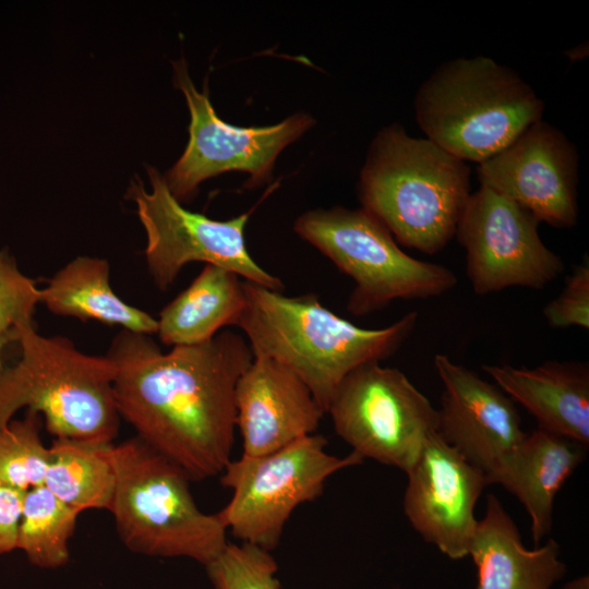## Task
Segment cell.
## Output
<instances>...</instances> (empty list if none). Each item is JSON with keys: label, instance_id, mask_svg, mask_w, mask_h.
<instances>
[{"label": "cell", "instance_id": "cell-1", "mask_svg": "<svg viewBox=\"0 0 589 589\" xmlns=\"http://www.w3.org/2000/svg\"><path fill=\"white\" fill-rule=\"evenodd\" d=\"M107 357L119 416L136 436L191 480L220 474L235 442L236 385L254 358L248 340L226 329L163 352L149 335L123 329Z\"/></svg>", "mask_w": 589, "mask_h": 589}, {"label": "cell", "instance_id": "cell-2", "mask_svg": "<svg viewBox=\"0 0 589 589\" xmlns=\"http://www.w3.org/2000/svg\"><path fill=\"white\" fill-rule=\"evenodd\" d=\"M244 308L237 322L253 356L297 374L326 413L341 381L356 368L393 356L412 333L418 313L383 328H363L335 314L312 293L284 292L243 279Z\"/></svg>", "mask_w": 589, "mask_h": 589}, {"label": "cell", "instance_id": "cell-3", "mask_svg": "<svg viewBox=\"0 0 589 589\" xmlns=\"http://www.w3.org/2000/svg\"><path fill=\"white\" fill-rule=\"evenodd\" d=\"M116 366L67 338L37 333L33 320L0 336V429L22 408L38 413L56 437L112 442L120 416Z\"/></svg>", "mask_w": 589, "mask_h": 589}, {"label": "cell", "instance_id": "cell-4", "mask_svg": "<svg viewBox=\"0 0 589 589\" xmlns=\"http://www.w3.org/2000/svg\"><path fill=\"white\" fill-rule=\"evenodd\" d=\"M358 194L361 208L397 243L435 254L456 233L471 194L470 169L430 140L392 124L370 146Z\"/></svg>", "mask_w": 589, "mask_h": 589}, {"label": "cell", "instance_id": "cell-5", "mask_svg": "<svg viewBox=\"0 0 589 589\" xmlns=\"http://www.w3.org/2000/svg\"><path fill=\"white\" fill-rule=\"evenodd\" d=\"M543 111V100L518 73L485 56L441 64L414 98L425 139L464 161L493 156Z\"/></svg>", "mask_w": 589, "mask_h": 589}, {"label": "cell", "instance_id": "cell-6", "mask_svg": "<svg viewBox=\"0 0 589 589\" xmlns=\"http://www.w3.org/2000/svg\"><path fill=\"white\" fill-rule=\"evenodd\" d=\"M112 457L117 481L109 512L130 551L204 567L223 552L227 529L217 513L197 507L183 469L137 436L113 444Z\"/></svg>", "mask_w": 589, "mask_h": 589}, {"label": "cell", "instance_id": "cell-7", "mask_svg": "<svg viewBox=\"0 0 589 589\" xmlns=\"http://www.w3.org/2000/svg\"><path fill=\"white\" fill-rule=\"evenodd\" d=\"M293 229L353 280L346 308L354 316L377 312L399 299L436 297L457 284L456 275L446 266L402 251L389 231L363 208L309 211L296 219Z\"/></svg>", "mask_w": 589, "mask_h": 589}, {"label": "cell", "instance_id": "cell-8", "mask_svg": "<svg viewBox=\"0 0 589 589\" xmlns=\"http://www.w3.org/2000/svg\"><path fill=\"white\" fill-rule=\"evenodd\" d=\"M326 445L314 433L267 455L231 459L220 483L232 495L217 513L227 531L243 543L274 550L299 505L317 498L330 476L364 460L353 452L332 455Z\"/></svg>", "mask_w": 589, "mask_h": 589}, {"label": "cell", "instance_id": "cell-9", "mask_svg": "<svg viewBox=\"0 0 589 589\" xmlns=\"http://www.w3.org/2000/svg\"><path fill=\"white\" fill-rule=\"evenodd\" d=\"M326 413L353 453L405 472L437 428V410L431 401L400 370L380 362L352 370Z\"/></svg>", "mask_w": 589, "mask_h": 589}, {"label": "cell", "instance_id": "cell-10", "mask_svg": "<svg viewBox=\"0 0 589 589\" xmlns=\"http://www.w3.org/2000/svg\"><path fill=\"white\" fill-rule=\"evenodd\" d=\"M147 175L151 191L136 178L127 199L136 204L147 237V267L159 289L171 286L188 263L204 262L271 290H285L283 281L260 266L248 251L244 229L252 211L228 220L211 219L184 208L157 169L147 167Z\"/></svg>", "mask_w": 589, "mask_h": 589}, {"label": "cell", "instance_id": "cell-11", "mask_svg": "<svg viewBox=\"0 0 589 589\" xmlns=\"http://www.w3.org/2000/svg\"><path fill=\"white\" fill-rule=\"evenodd\" d=\"M173 83L190 111L189 142L164 178L172 196L190 201L206 179L227 171L250 175L249 188L266 182L279 153L313 124L306 115H294L268 127L240 128L223 121L215 112L204 86L199 92L183 58L172 62Z\"/></svg>", "mask_w": 589, "mask_h": 589}, {"label": "cell", "instance_id": "cell-12", "mask_svg": "<svg viewBox=\"0 0 589 589\" xmlns=\"http://www.w3.org/2000/svg\"><path fill=\"white\" fill-rule=\"evenodd\" d=\"M540 221L518 204L479 187L471 193L455 236L466 251L467 276L483 296L509 287L541 289L564 271L541 240Z\"/></svg>", "mask_w": 589, "mask_h": 589}, {"label": "cell", "instance_id": "cell-13", "mask_svg": "<svg viewBox=\"0 0 589 589\" xmlns=\"http://www.w3.org/2000/svg\"><path fill=\"white\" fill-rule=\"evenodd\" d=\"M578 164L576 146L541 119L479 163L477 176L480 187L518 204L540 223L572 228L578 219Z\"/></svg>", "mask_w": 589, "mask_h": 589}, {"label": "cell", "instance_id": "cell-14", "mask_svg": "<svg viewBox=\"0 0 589 589\" xmlns=\"http://www.w3.org/2000/svg\"><path fill=\"white\" fill-rule=\"evenodd\" d=\"M404 513L422 539L452 560L468 555L478 519L476 504L485 474L436 432L406 472Z\"/></svg>", "mask_w": 589, "mask_h": 589}, {"label": "cell", "instance_id": "cell-15", "mask_svg": "<svg viewBox=\"0 0 589 589\" xmlns=\"http://www.w3.org/2000/svg\"><path fill=\"white\" fill-rule=\"evenodd\" d=\"M443 384L436 433L489 478L521 443L526 432L515 402L495 384L435 354Z\"/></svg>", "mask_w": 589, "mask_h": 589}, {"label": "cell", "instance_id": "cell-16", "mask_svg": "<svg viewBox=\"0 0 589 589\" xmlns=\"http://www.w3.org/2000/svg\"><path fill=\"white\" fill-rule=\"evenodd\" d=\"M237 429L242 455L257 457L314 434L325 411L291 370L262 356L236 385Z\"/></svg>", "mask_w": 589, "mask_h": 589}, {"label": "cell", "instance_id": "cell-17", "mask_svg": "<svg viewBox=\"0 0 589 589\" xmlns=\"http://www.w3.org/2000/svg\"><path fill=\"white\" fill-rule=\"evenodd\" d=\"M513 401L522 405L538 428L589 445V369L581 362L546 361L534 368L482 365Z\"/></svg>", "mask_w": 589, "mask_h": 589}, {"label": "cell", "instance_id": "cell-18", "mask_svg": "<svg viewBox=\"0 0 589 589\" xmlns=\"http://www.w3.org/2000/svg\"><path fill=\"white\" fill-rule=\"evenodd\" d=\"M560 553L554 539L527 549L501 501L486 496L468 552L478 570L477 589H551L566 573Z\"/></svg>", "mask_w": 589, "mask_h": 589}, {"label": "cell", "instance_id": "cell-19", "mask_svg": "<svg viewBox=\"0 0 589 589\" xmlns=\"http://www.w3.org/2000/svg\"><path fill=\"white\" fill-rule=\"evenodd\" d=\"M586 447L561 435L537 429L503 460L489 478L518 498L530 517L538 546L550 533L554 500L584 461Z\"/></svg>", "mask_w": 589, "mask_h": 589}, {"label": "cell", "instance_id": "cell-20", "mask_svg": "<svg viewBox=\"0 0 589 589\" xmlns=\"http://www.w3.org/2000/svg\"><path fill=\"white\" fill-rule=\"evenodd\" d=\"M232 271L206 264L159 313V339L171 347L197 345L237 325L244 308L243 280Z\"/></svg>", "mask_w": 589, "mask_h": 589}, {"label": "cell", "instance_id": "cell-21", "mask_svg": "<svg viewBox=\"0 0 589 589\" xmlns=\"http://www.w3.org/2000/svg\"><path fill=\"white\" fill-rule=\"evenodd\" d=\"M40 303L57 315L119 325L137 334L157 333L156 318L128 304L112 290L110 266L104 259L72 260L40 289Z\"/></svg>", "mask_w": 589, "mask_h": 589}, {"label": "cell", "instance_id": "cell-22", "mask_svg": "<svg viewBox=\"0 0 589 589\" xmlns=\"http://www.w3.org/2000/svg\"><path fill=\"white\" fill-rule=\"evenodd\" d=\"M112 449V442L56 437L44 485L79 512L109 510L117 481Z\"/></svg>", "mask_w": 589, "mask_h": 589}, {"label": "cell", "instance_id": "cell-23", "mask_svg": "<svg viewBox=\"0 0 589 589\" xmlns=\"http://www.w3.org/2000/svg\"><path fill=\"white\" fill-rule=\"evenodd\" d=\"M81 512L55 496L45 485L25 493L17 548L39 568L64 566L70 558L69 541Z\"/></svg>", "mask_w": 589, "mask_h": 589}, {"label": "cell", "instance_id": "cell-24", "mask_svg": "<svg viewBox=\"0 0 589 589\" xmlns=\"http://www.w3.org/2000/svg\"><path fill=\"white\" fill-rule=\"evenodd\" d=\"M41 417L27 411L0 429V485L27 492L44 485L49 446L40 436Z\"/></svg>", "mask_w": 589, "mask_h": 589}, {"label": "cell", "instance_id": "cell-25", "mask_svg": "<svg viewBox=\"0 0 589 589\" xmlns=\"http://www.w3.org/2000/svg\"><path fill=\"white\" fill-rule=\"evenodd\" d=\"M205 569L214 589H280L271 552L249 543L228 542Z\"/></svg>", "mask_w": 589, "mask_h": 589}, {"label": "cell", "instance_id": "cell-26", "mask_svg": "<svg viewBox=\"0 0 589 589\" xmlns=\"http://www.w3.org/2000/svg\"><path fill=\"white\" fill-rule=\"evenodd\" d=\"M40 289L25 276L7 252L0 250V336L16 324L32 321Z\"/></svg>", "mask_w": 589, "mask_h": 589}, {"label": "cell", "instance_id": "cell-27", "mask_svg": "<svg viewBox=\"0 0 589 589\" xmlns=\"http://www.w3.org/2000/svg\"><path fill=\"white\" fill-rule=\"evenodd\" d=\"M553 328H589V261L586 256L566 277L561 293L543 309Z\"/></svg>", "mask_w": 589, "mask_h": 589}, {"label": "cell", "instance_id": "cell-28", "mask_svg": "<svg viewBox=\"0 0 589 589\" xmlns=\"http://www.w3.org/2000/svg\"><path fill=\"white\" fill-rule=\"evenodd\" d=\"M25 491L0 485V555L17 548Z\"/></svg>", "mask_w": 589, "mask_h": 589}, {"label": "cell", "instance_id": "cell-29", "mask_svg": "<svg viewBox=\"0 0 589 589\" xmlns=\"http://www.w3.org/2000/svg\"><path fill=\"white\" fill-rule=\"evenodd\" d=\"M562 589H589V577L581 576L567 582Z\"/></svg>", "mask_w": 589, "mask_h": 589}]
</instances>
